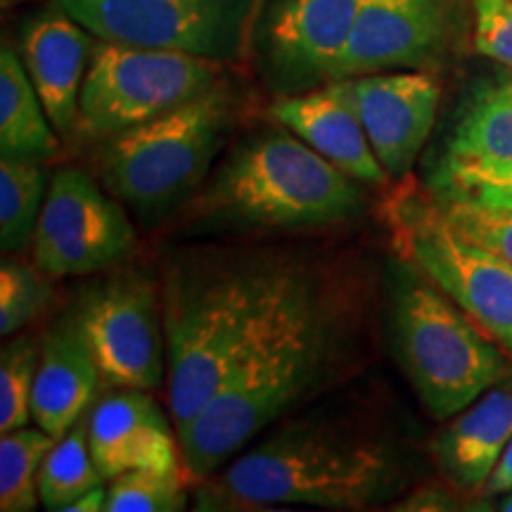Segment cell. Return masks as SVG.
Segmentation results:
<instances>
[{"mask_svg": "<svg viewBox=\"0 0 512 512\" xmlns=\"http://www.w3.org/2000/svg\"><path fill=\"white\" fill-rule=\"evenodd\" d=\"M512 439V373L453 415L434 441V458L460 491H482Z\"/></svg>", "mask_w": 512, "mask_h": 512, "instance_id": "obj_20", "label": "cell"}, {"mask_svg": "<svg viewBox=\"0 0 512 512\" xmlns=\"http://www.w3.org/2000/svg\"><path fill=\"white\" fill-rule=\"evenodd\" d=\"M283 268L200 256L166 275V387L176 432L214 399L259 323Z\"/></svg>", "mask_w": 512, "mask_h": 512, "instance_id": "obj_2", "label": "cell"}, {"mask_svg": "<svg viewBox=\"0 0 512 512\" xmlns=\"http://www.w3.org/2000/svg\"><path fill=\"white\" fill-rule=\"evenodd\" d=\"M55 437L41 427H19L0 439V510L31 512L38 496V475L53 451Z\"/></svg>", "mask_w": 512, "mask_h": 512, "instance_id": "obj_24", "label": "cell"}, {"mask_svg": "<svg viewBox=\"0 0 512 512\" xmlns=\"http://www.w3.org/2000/svg\"><path fill=\"white\" fill-rule=\"evenodd\" d=\"M475 50L512 69V0H472Z\"/></svg>", "mask_w": 512, "mask_h": 512, "instance_id": "obj_29", "label": "cell"}, {"mask_svg": "<svg viewBox=\"0 0 512 512\" xmlns=\"http://www.w3.org/2000/svg\"><path fill=\"white\" fill-rule=\"evenodd\" d=\"M17 0H3V8H10V5H15Z\"/></svg>", "mask_w": 512, "mask_h": 512, "instance_id": "obj_34", "label": "cell"}, {"mask_svg": "<svg viewBox=\"0 0 512 512\" xmlns=\"http://www.w3.org/2000/svg\"><path fill=\"white\" fill-rule=\"evenodd\" d=\"M349 81L361 124L389 178H403L437 121L441 83L427 69H396Z\"/></svg>", "mask_w": 512, "mask_h": 512, "instance_id": "obj_14", "label": "cell"}, {"mask_svg": "<svg viewBox=\"0 0 512 512\" xmlns=\"http://www.w3.org/2000/svg\"><path fill=\"white\" fill-rule=\"evenodd\" d=\"M437 204L458 233L512 264V209H491L467 200H439Z\"/></svg>", "mask_w": 512, "mask_h": 512, "instance_id": "obj_28", "label": "cell"}, {"mask_svg": "<svg viewBox=\"0 0 512 512\" xmlns=\"http://www.w3.org/2000/svg\"><path fill=\"white\" fill-rule=\"evenodd\" d=\"M498 510H503V512H512V491H505V496H503L501 505H498Z\"/></svg>", "mask_w": 512, "mask_h": 512, "instance_id": "obj_33", "label": "cell"}, {"mask_svg": "<svg viewBox=\"0 0 512 512\" xmlns=\"http://www.w3.org/2000/svg\"><path fill=\"white\" fill-rule=\"evenodd\" d=\"M88 34L60 5L29 19L22 31V62L62 138L76 136L79 126L81 91L93 53Z\"/></svg>", "mask_w": 512, "mask_h": 512, "instance_id": "obj_18", "label": "cell"}, {"mask_svg": "<svg viewBox=\"0 0 512 512\" xmlns=\"http://www.w3.org/2000/svg\"><path fill=\"white\" fill-rule=\"evenodd\" d=\"M64 512H107V489L98 486V489L88 491V494L76 498L74 503H69Z\"/></svg>", "mask_w": 512, "mask_h": 512, "instance_id": "obj_32", "label": "cell"}, {"mask_svg": "<svg viewBox=\"0 0 512 512\" xmlns=\"http://www.w3.org/2000/svg\"><path fill=\"white\" fill-rule=\"evenodd\" d=\"M366 0H273L259 41L266 69L283 95L330 83Z\"/></svg>", "mask_w": 512, "mask_h": 512, "instance_id": "obj_12", "label": "cell"}, {"mask_svg": "<svg viewBox=\"0 0 512 512\" xmlns=\"http://www.w3.org/2000/svg\"><path fill=\"white\" fill-rule=\"evenodd\" d=\"M38 358H41V344L29 335L12 339L3 347L0 356V432L3 434L27 427L29 420H34L31 396H34Z\"/></svg>", "mask_w": 512, "mask_h": 512, "instance_id": "obj_25", "label": "cell"}, {"mask_svg": "<svg viewBox=\"0 0 512 512\" xmlns=\"http://www.w3.org/2000/svg\"><path fill=\"white\" fill-rule=\"evenodd\" d=\"M230 121L233 100L219 86L162 117L100 140L102 181L140 214H162L207 176Z\"/></svg>", "mask_w": 512, "mask_h": 512, "instance_id": "obj_6", "label": "cell"}, {"mask_svg": "<svg viewBox=\"0 0 512 512\" xmlns=\"http://www.w3.org/2000/svg\"><path fill=\"white\" fill-rule=\"evenodd\" d=\"M102 380L79 313L57 320L41 344L31 413L34 425L60 439L83 418Z\"/></svg>", "mask_w": 512, "mask_h": 512, "instance_id": "obj_19", "label": "cell"}, {"mask_svg": "<svg viewBox=\"0 0 512 512\" xmlns=\"http://www.w3.org/2000/svg\"><path fill=\"white\" fill-rule=\"evenodd\" d=\"M482 491L486 496H498V494H505V491H512V439L510 444L505 446L503 456L498 458L494 472H491V477L486 479Z\"/></svg>", "mask_w": 512, "mask_h": 512, "instance_id": "obj_31", "label": "cell"}, {"mask_svg": "<svg viewBox=\"0 0 512 512\" xmlns=\"http://www.w3.org/2000/svg\"><path fill=\"white\" fill-rule=\"evenodd\" d=\"M136 245L124 207L86 171L64 166L50 178L31 254L50 278L91 275L117 266Z\"/></svg>", "mask_w": 512, "mask_h": 512, "instance_id": "obj_10", "label": "cell"}, {"mask_svg": "<svg viewBox=\"0 0 512 512\" xmlns=\"http://www.w3.org/2000/svg\"><path fill=\"white\" fill-rule=\"evenodd\" d=\"M271 119L290 128L320 157L363 185H387L389 178L370 145L366 128L351 100L349 81L339 79L311 91L283 95L273 102Z\"/></svg>", "mask_w": 512, "mask_h": 512, "instance_id": "obj_17", "label": "cell"}, {"mask_svg": "<svg viewBox=\"0 0 512 512\" xmlns=\"http://www.w3.org/2000/svg\"><path fill=\"white\" fill-rule=\"evenodd\" d=\"M439 200H467L491 209H512V178L503 183L479 185L475 190L460 192V195L453 197H439Z\"/></svg>", "mask_w": 512, "mask_h": 512, "instance_id": "obj_30", "label": "cell"}, {"mask_svg": "<svg viewBox=\"0 0 512 512\" xmlns=\"http://www.w3.org/2000/svg\"><path fill=\"white\" fill-rule=\"evenodd\" d=\"M60 133L38 98L27 67L10 46L0 50V155L46 162L60 155Z\"/></svg>", "mask_w": 512, "mask_h": 512, "instance_id": "obj_21", "label": "cell"}, {"mask_svg": "<svg viewBox=\"0 0 512 512\" xmlns=\"http://www.w3.org/2000/svg\"><path fill=\"white\" fill-rule=\"evenodd\" d=\"M342 325L309 275L283 268L221 389L178 432L183 470L207 479L280 420L332 368Z\"/></svg>", "mask_w": 512, "mask_h": 512, "instance_id": "obj_1", "label": "cell"}, {"mask_svg": "<svg viewBox=\"0 0 512 512\" xmlns=\"http://www.w3.org/2000/svg\"><path fill=\"white\" fill-rule=\"evenodd\" d=\"M48 278L36 264L29 266L5 256L0 266V332L3 337L15 335L46 309L53 297Z\"/></svg>", "mask_w": 512, "mask_h": 512, "instance_id": "obj_27", "label": "cell"}, {"mask_svg": "<svg viewBox=\"0 0 512 512\" xmlns=\"http://www.w3.org/2000/svg\"><path fill=\"white\" fill-rule=\"evenodd\" d=\"M174 420L145 389L105 396L88 418V441L105 482L133 470L181 472Z\"/></svg>", "mask_w": 512, "mask_h": 512, "instance_id": "obj_16", "label": "cell"}, {"mask_svg": "<svg viewBox=\"0 0 512 512\" xmlns=\"http://www.w3.org/2000/svg\"><path fill=\"white\" fill-rule=\"evenodd\" d=\"M185 501L181 472L133 470L107 486V512H178Z\"/></svg>", "mask_w": 512, "mask_h": 512, "instance_id": "obj_26", "label": "cell"}, {"mask_svg": "<svg viewBox=\"0 0 512 512\" xmlns=\"http://www.w3.org/2000/svg\"><path fill=\"white\" fill-rule=\"evenodd\" d=\"M48 188L41 162L0 159V247L5 256L24 252L34 242Z\"/></svg>", "mask_w": 512, "mask_h": 512, "instance_id": "obj_22", "label": "cell"}, {"mask_svg": "<svg viewBox=\"0 0 512 512\" xmlns=\"http://www.w3.org/2000/svg\"><path fill=\"white\" fill-rule=\"evenodd\" d=\"M392 347L422 408L451 420L510 375L512 358L411 261L394 266Z\"/></svg>", "mask_w": 512, "mask_h": 512, "instance_id": "obj_5", "label": "cell"}, {"mask_svg": "<svg viewBox=\"0 0 512 512\" xmlns=\"http://www.w3.org/2000/svg\"><path fill=\"white\" fill-rule=\"evenodd\" d=\"M451 31V0H366L330 81L430 69L446 53Z\"/></svg>", "mask_w": 512, "mask_h": 512, "instance_id": "obj_13", "label": "cell"}, {"mask_svg": "<svg viewBox=\"0 0 512 512\" xmlns=\"http://www.w3.org/2000/svg\"><path fill=\"white\" fill-rule=\"evenodd\" d=\"M98 41L240 60L256 0H55Z\"/></svg>", "mask_w": 512, "mask_h": 512, "instance_id": "obj_9", "label": "cell"}, {"mask_svg": "<svg viewBox=\"0 0 512 512\" xmlns=\"http://www.w3.org/2000/svg\"><path fill=\"white\" fill-rule=\"evenodd\" d=\"M76 313L102 380L119 389L162 387L169 375L162 302L145 275L117 273L88 292Z\"/></svg>", "mask_w": 512, "mask_h": 512, "instance_id": "obj_11", "label": "cell"}, {"mask_svg": "<svg viewBox=\"0 0 512 512\" xmlns=\"http://www.w3.org/2000/svg\"><path fill=\"white\" fill-rule=\"evenodd\" d=\"M512 178V76L486 81L470 95L446 138L432 188L453 197Z\"/></svg>", "mask_w": 512, "mask_h": 512, "instance_id": "obj_15", "label": "cell"}, {"mask_svg": "<svg viewBox=\"0 0 512 512\" xmlns=\"http://www.w3.org/2000/svg\"><path fill=\"white\" fill-rule=\"evenodd\" d=\"M392 230L396 252L512 358V264L458 233L439 204L415 197L396 204Z\"/></svg>", "mask_w": 512, "mask_h": 512, "instance_id": "obj_8", "label": "cell"}, {"mask_svg": "<svg viewBox=\"0 0 512 512\" xmlns=\"http://www.w3.org/2000/svg\"><path fill=\"white\" fill-rule=\"evenodd\" d=\"M105 482L88 441V418H81L55 441L38 475V496L46 510L64 512L69 503Z\"/></svg>", "mask_w": 512, "mask_h": 512, "instance_id": "obj_23", "label": "cell"}, {"mask_svg": "<svg viewBox=\"0 0 512 512\" xmlns=\"http://www.w3.org/2000/svg\"><path fill=\"white\" fill-rule=\"evenodd\" d=\"M221 64L178 50L100 41L83 81L76 136L107 140L221 86Z\"/></svg>", "mask_w": 512, "mask_h": 512, "instance_id": "obj_7", "label": "cell"}, {"mask_svg": "<svg viewBox=\"0 0 512 512\" xmlns=\"http://www.w3.org/2000/svg\"><path fill=\"white\" fill-rule=\"evenodd\" d=\"M363 200L358 181L278 124L230 152L202 209L245 228H318L356 216Z\"/></svg>", "mask_w": 512, "mask_h": 512, "instance_id": "obj_4", "label": "cell"}, {"mask_svg": "<svg viewBox=\"0 0 512 512\" xmlns=\"http://www.w3.org/2000/svg\"><path fill=\"white\" fill-rule=\"evenodd\" d=\"M401 489L394 451L349 427L299 422L245 451L223 472L221 491L235 505H313L366 510Z\"/></svg>", "mask_w": 512, "mask_h": 512, "instance_id": "obj_3", "label": "cell"}]
</instances>
